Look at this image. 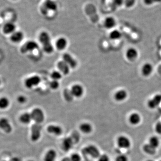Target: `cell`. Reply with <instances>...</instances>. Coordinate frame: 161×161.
Listing matches in <instances>:
<instances>
[{
  "label": "cell",
  "mask_w": 161,
  "mask_h": 161,
  "mask_svg": "<svg viewBox=\"0 0 161 161\" xmlns=\"http://www.w3.org/2000/svg\"><path fill=\"white\" fill-rule=\"evenodd\" d=\"M31 114L32 120H34L37 124H40L45 120V114L43 110L40 108H35L33 109Z\"/></svg>",
  "instance_id": "obj_1"
},
{
  "label": "cell",
  "mask_w": 161,
  "mask_h": 161,
  "mask_svg": "<svg viewBox=\"0 0 161 161\" xmlns=\"http://www.w3.org/2000/svg\"><path fill=\"white\" fill-rule=\"evenodd\" d=\"M42 128V126L40 124L36 123L32 126L31 138L32 141L36 142L40 139Z\"/></svg>",
  "instance_id": "obj_2"
},
{
  "label": "cell",
  "mask_w": 161,
  "mask_h": 161,
  "mask_svg": "<svg viewBox=\"0 0 161 161\" xmlns=\"http://www.w3.org/2000/svg\"><path fill=\"white\" fill-rule=\"evenodd\" d=\"M83 152L85 154L90 155L94 159L99 158L100 152L97 147L94 145H89L84 149Z\"/></svg>",
  "instance_id": "obj_3"
},
{
  "label": "cell",
  "mask_w": 161,
  "mask_h": 161,
  "mask_svg": "<svg viewBox=\"0 0 161 161\" xmlns=\"http://www.w3.org/2000/svg\"><path fill=\"white\" fill-rule=\"evenodd\" d=\"M38 44L34 41H29L25 43L20 48V51L22 53L32 51L38 48Z\"/></svg>",
  "instance_id": "obj_4"
},
{
  "label": "cell",
  "mask_w": 161,
  "mask_h": 161,
  "mask_svg": "<svg viewBox=\"0 0 161 161\" xmlns=\"http://www.w3.org/2000/svg\"><path fill=\"white\" fill-rule=\"evenodd\" d=\"M41 79L38 76H33L27 78L25 81V85L27 88H32L40 83Z\"/></svg>",
  "instance_id": "obj_5"
},
{
  "label": "cell",
  "mask_w": 161,
  "mask_h": 161,
  "mask_svg": "<svg viewBox=\"0 0 161 161\" xmlns=\"http://www.w3.org/2000/svg\"><path fill=\"white\" fill-rule=\"evenodd\" d=\"M0 129L6 133H10L12 131V127L7 119L2 118L0 119Z\"/></svg>",
  "instance_id": "obj_6"
},
{
  "label": "cell",
  "mask_w": 161,
  "mask_h": 161,
  "mask_svg": "<svg viewBox=\"0 0 161 161\" xmlns=\"http://www.w3.org/2000/svg\"><path fill=\"white\" fill-rule=\"evenodd\" d=\"M117 143L119 148L128 149L131 146V141L127 137L121 136L118 138Z\"/></svg>",
  "instance_id": "obj_7"
},
{
  "label": "cell",
  "mask_w": 161,
  "mask_h": 161,
  "mask_svg": "<svg viewBox=\"0 0 161 161\" xmlns=\"http://www.w3.org/2000/svg\"><path fill=\"white\" fill-rule=\"evenodd\" d=\"M161 103V94H156L152 99L148 102V106L151 109H154L159 105Z\"/></svg>",
  "instance_id": "obj_8"
},
{
  "label": "cell",
  "mask_w": 161,
  "mask_h": 161,
  "mask_svg": "<svg viewBox=\"0 0 161 161\" xmlns=\"http://www.w3.org/2000/svg\"><path fill=\"white\" fill-rule=\"evenodd\" d=\"M63 59L71 68H75L77 66L78 63L77 61L69 53H64L63 56Z\"/></svg>",
  "instance_id": "obj_9"
},
{
  "label": "cell",
  "mask_w": 161,
  "mask_h": 161,
  "mask_svg": "<svg viewBox=\"0 0 161 161\" xmlns=\"http://www.w3.org/2000/svg\"><path fill=\"white\" fill-rule=\"evenodd\" d=\"M126 57L130 61H133L138 58V52L134 48H130L126 51Z\"/></svg>",
  "instance_id": "obj_10"
},
{
  "label": "cell",
  "mask_w": 161,
  "mask_h": 161,
  "mask_svg": "<svg viewBox=\"0 0 161 161\" xmlns=\"http://www.w3.org/2000/svg\"><path fill=\"white\" fill-rule=\"evenodd\" d=\"M72 93L73 97L76 98H80L82 96L84 93V89L82 85L79 84L74 85L72 87Z\"/></svg>",
  "instance_id": "obj_11"
},
{
  "label": "cell",
  "mask_w": 161,
  "mask_h": 161,
  "mask_svg": "<svg viewBox=\"0 0 161 161\" xmlns=\"http://www.w3.org/2000/svg\"><path fill=\"white\" fill-rule=\"evenodd\" d=\"M153 71V66L150 63H146L142 65L141 72L142 75L145 77L150 76L152 73Z\"/></svg>",
  "instance_id": "obj_12"
},
{
  "label": "cell",
  "mask_w": 161,
  "mask_h": 161,
  "mask_svg": "<svg viewBox=\"0 0 161 161\" xmlns=\"http://www.w3.org/2000/svg\"><path fill=\"white\" fill-rule=\"evenodd\" d=\"M16 28V25L14 23L9 22L6 23L4 26L3 31L5 34H12L15 32Z\"/></svg>",
  "instance_id": "obj_13"
},
{
  "label": "cell",
  "mask_w": 161,
  "mask_h": 161,
  "mask_svg": "<svg viewBox=\"0 0 161 161\" xmlns=\"http://www.w3.org/2000/svg\"><path fill=\"white\" fill-rule=\"evenodd\" d=\"M24 38V34L20 31H15L11 34V40L12 42L14 43H20Z\"/></svg>",
  "instance_id": "obj_14"
},
{
  "label": "cell",
  "mask_w": 161,
  "mask_h": 161,
  "mask_svg": "<svg viewBox=\"0 0 161 161\" xmlns=\"http://www.w3.org/2000/svg\"><path fill=\"white\" fill-rule=\"evenodd\" d=\"M47 131L49 133L54 134L57 136L61 135L63 132V130L61 127L56 125H51L47 128Z\"/></svg>",
  "instance_id": "obj_15"
},
{
  "label": "cell",
  "mask_w": 161,
  "mask_h": 161,
  "mask_svg": "<svg viewBox=\"0 0 161 161\" xmlns=\"http://www.w3.org/2000/svg\"><path fill=\"white\" fill-rule=\"evenodd\" d=\"M43 5L48 10V11H55L57 10V4L53 0H46Z\"/></svg>",
  "instance_id": "obj_16"
},
{
  "label": "cell",
  "mask_w": 161,
  "mask_h": 161,
  "mask_svg": "<svg viewBox=\"0 0 161 161\" xmlns=\"http://www.w3.org/2000/svg\"><path fill=\"white\" fill-rule=\"evenodd\" d=\"M127 96V92L125 90L121 89L116 92L114 95V98L116 101L121 102L126 99Z\"/></svg>",
  "instance_id": "obj_17"
},
{
  "label": "cell",
  "mask_w": 161,
  "mask_h": 161,
  "mask_svg": "<svg viewBox=\"0 0 161 161\" xmlns=\"http://www.w3.org/2000/svg\"><path fill=\"white\" fill-rule=\"evenodd\" d=\"M73 140L71 138H64L62 142V148L64 151H69L73 146Z\"/></svg>",
  "instance_id": "obj_18"
},
{
  "label": "cell",
  "mask_w": 161,
  "mask_h": 161,
  "mask_svg": "<svg viewBox=\"0 0 161 161\" xmlns=\"http://www.w3.org/2000/svg\"><path fill=\"white\" fill-rule=\"evenodd\" d=\"M57 67L60 72L64 74L67 75L70 72V66L66 64L64 60L59 61L57 64Z\"/></svg>",
  "instance_id": "obj_19"
},
{
  "label": "cell",
  "mask_w": 161,
  "mask_h": 161,
  "mask_svg": "<svg viewBox=\"0 0 161 161\" xmlns=\"http://www.w3.org/2000/svg\"><path fill=\"white\" fill-rule=\"evenodd\" d=\"M116 25V19L113 17H108L105 19L104 22V26L107 29H112L115 27Z\"/></svg>",
  "instance_id": "obj_20"
},
{
  "label": "cell",
  "mask_w": 161,
  "mask_h": 161,
  "mask_svg": "<svg viewBox=\"0 0 161 161\" xmlns=\"http://www.w3.org/2000/svg\"><path fill=\"white\" fill-rule=\"evenodd\" d=\"M39 40L43 45L51 43L49 35L46 32H44L40 33L39 36Z\"/></svg>",
  "instance_id": "obj_21"
},
{
  "label": "cell",
  "mask_w": 161,
  "mask_h": 161,
  "mask_svg": "<svg viewBox=\"0 0 161 161\" xmlns=\"http://www.w3.org/2000/svg\"><path fill=\"white\" fill-rule=\"evenodd\" d=\"M57 153L54 150H50L46 153L45 155L44 161H55L57 158Z\"/></svg>",
  "instance_id": "obj_22"
},
{
  "label": "cell",
  "mask_w": 161,
  "mask_h": 161,
  "mask_svg": "<svg viewBox=\"0 0 161 161\" xmlns=\"http://www.w3.org/2000/svg\"><path fill=\"white\" fill-rule=\"evenodd\" d=\"M20 122L25 125L30 124L32 120L31 113H24L21 115L19 118Z\"/></svg>",
  "instance_id": "obj_23"
},
{
  "label": "cell",
  "mask_w": 161,
  "mask_h": 161,
  "mask_svg": "<svg viewBox=\"0 0 161 161\" xmlns=\"http://www.w3.org/2000/svg\"><path fill=\"white\" fill-rule=\"evenodd\" d=\"M56 45L57 48L59 50H64L66 48L67 45V40L64 38H60L57 40Z\"/></svg>",
  "instance_id": "obj_24"
},
{
  "label": "cell",
  "mask_w": 161,
  "mask_h": 161,
  "mask_svg": "<svg viewBox=\"0 0 161 161\" xmlns=\"http://www.w3.org/2000/svg\"><path fill=\"white\" fill-rule=\"evenodd\" d=\"M81 131L85 134H89L92 131L93 128L91 124L88 123H83L79 127Z\"/></svg>",
  "instance_id": "obj_25"
},
{
  "label": "cell",
  "mask_w": 161,
  "mask_h": 161,
  "mask_svg": "<svg viewBox=\"0 0 161 161\" xmlns=\"http://www.w3.org/2000/svg\"><path fill=\"white\" fill-rule=\"evenodd\" d=\"M129 119L131 124L133 125H137L140 122L141 118L139 114L137 113H133L130 116Z\"/></svg>",
  "instance_id": "obj_26"
},
{
  "label": "cell",
  "mask_w": 161,
  "mask_h": 161,
  "mask_svg": "<svg viewBox=\"0 0 161 161\" xmlns=\"http://www.w3.org/2000/svg\"><path fill=\"white\" fill-rule=\"evenodd\" d=\"M9 99L5 97L0 98V109H5L8 108L10 105Z\"/></svg>",
  "instance_id": "obj_27"
},
{
  "label": "cell",
  "mask_w": 161,
  "mask_h": 161,
  "mask_svg": "<svg viewBox=\"0 0 161 161\" xmlns=\"http://www.w3.org/2000/svg\"><path fill=\"white\" fill-rule=\"evenodd\" d=\"M156 148L150 145L149 143L145 144L143 147V150L146 153L150 155H153L156 153Z\"/></svg>",
  "instance_id": "obj_28"
},
{
  "label": "cell",
  "mask_w": 161,
  "mask_h": 161,
  "mask_svg": "<svg viewBox=\"0 0 161 161\" xmlns=\"http://www.w3.org/2000/svg\"><path fill=\"white\" fill-rule=\"evenodd\" d=\"M122 36L121 32L117 30H114L110 33L109 37L112 40H117Z\"/></svg>",
  "instance_id": "obj_29"
},
{
  "label": "cell",
  "mask_w": 161,
  "mask_h": 161,
  "mask_svg": "<svg viewBox=\"0 0 161 161\" xmlns=\"http://www.w3.org/2000/svg\"><path fill=\"white\" fill-rule=\"evenodd\" d=\"M149 143L150 145L156 149L159 145V140L158 137H156V136H153L150 138Z\"/></svg>",
  "instance_id": "obj_30"
},
{
  "label": "cell",
  "mask_w": 161,
  "mask_h": 161,
  "mask_svg": "<svg viewBox=\"0 0 161 161\" xmlns=\"http://www.w3.org/2000/svg\"><path fill=\"white\" fill-rule=\"evenodd\" d=\"M63 94H64V98L65 100L68 102L72 101L74 97L72 93L71 90H68V89H65L64 90Z\"/></svg>",
  "instance_id": "obj_31"
},
{
  "label": "cell",
  "mask_w": 161,
  "mask_h": 161,
  "mask_svg": "<svg viewBox=\"0 0 161 161\" xmlns=\"http://www.w3.org/2000/svg\"><path fill=\"white\" fill-rule=\"evenodd\" d=\"M43 49L47 53H51L53 52V46L51 43H48V44H46V45H43Z\"/></svg>",
  "instance_id": "obj_32"
},
{
  "label": "cell",
  "mask_w": 161,
  "mask_h": 161,
  "mask_svg": "<svg viewBox=\"0 0 161 161\" xmlns=\"http://www.w3.org/2000/svg\"><path fill=\"white\" fill-rule=\"evenodd\" d=\"M51 78H52V79L57 81L60 79L62 77L61 73L57 71H53L51 73Z\"/></svg>",
  "instance_id": "obj_33"
},
{
  "label": "cell",
  "mask_w": 161,
  "mask_h": 161,
  "mask_svg": "<svg viewBox=\"0 0 161 161\" xmlns=\"http://www.w3.org/2000/svg\"><path fill=\"white\" fill-rule=\"evenodd\" d=\"M136 0H125L124 4L127 8H131L135 5Z\"/></svg>",
  "instance_id": "obj_34"
},
{
  "label": "cell",
  "mask_w": 161,
  "mask_h": 161,
  "mask_svg": "<svg viewBox=\"0 0 161 161\" xmlns=\"http://www.w3.org/2000/svg\"><path fill=\"white\" fill-rule=\"evenodd\" d=\"M50 86L51 89L56 90L59 87V83L58 81L53 80L50 83Z\"/></svg>",
  "instance_id": "obj_35"
},
{
  "label": "cell",
  "mask_w": 161,
  "mask_h": 161,
  "mask_svg": "<svg viewBox=\"0 0 161 161\" xmlns=\"http://www.w3.org/2000/svg\"><path fill=\"white\" fill-rule=\"evenodd\" d=\"M71 161H81V157L78 153H73L70 157Z\"/></svg>",
  "instance_id": "obj_36"
},
{
  "label": "cell",
  "mask_w": 161,
  "mask_h": 161,
  "mask_svg": "<svg viewBox=\"0 0 161 161\" xmlns=\"http://www.w3.org/2000/svg\"><path fill=\"white\" fill-rule=\"evenodd\" d=\"M116 161H128V159L126 155L120 154L116 157Z\"/></svg>",
  "instance_id": "obj_37"
},
{
  "label": "cell",
  "mask_w": 161,
  "mask_h": 161,
  "mask_svg": "<svg viewBox=\"0 0 161 161\" xmlns=\"http://www.w3.org/2000/svg\"><path fill=\"white\" fill-rule=\"evenodd\" d=\"M125 0H113V3L116 7H119L124 4Z\"/></svg>",
  "instance_id": "obj_38"
},
{
  "label": "cell",
  "mask_w": 161,
  "mask_h": 161,
  "mask_svg": "<svg viewBox=\"0 0 161 161\" xmlns=\"http://www.w3.org/2000/svg\"><path fill=\"white\" fill-rule=\"evenodd\" d=\"M26 98L23 95H19L17 98V102L20 104H24L26 102Z\"/></svg>",
  "instance_id": "obj_39"
},
{
  "label": "cell",
  "mask_w": 161,
  "mask_h": 161,
  "mask_svg": "<svg viewBox=\"0 0 161 161\" xmlns=\"http://www.w3.org/2000/svg\"><path fill=\"white\" fill-rule=\"evenodd\" d=\"M98 161H110L109 157L106 154L100 155L98 158Z\"/></svg>",
  "instance_id": "obj_40"
},
{
  "label": "cell",
  "mask_w": 161,
  "mask_h": 161,
  "mask_svg": "<svg viewBox=\"0 0 161 161\" xmlns=\"http://www.w3.org/2000/svg\"><path fill=\"white\" fill-rule=\"evenodd\" d=\"M155 130L157 133L161 134V122L157 123L155 126Z\"/></svg>",
  "instance_id": "obj_41"
},
{
  "label": "cell",
  "mask_w": 161,
  "mask_h": 161,
  "mask_svg": "<svg viewBox=\"0 0 161 161\" xmlns=\"http://www.w3.org/2000/svg\"><path fill=\"white\" fill-rule=\"evenodd\" d=\"M40 11H41V12L42 13L43 15H47L49 12L48 10L44 6V5H43V6L41 7Z\"/></svg>",
  "instance_id": "obj_42"
},
{
  "label": "cell",
  "mask_w": 161,
  "mask_h": 161,
  "mask_svg": "<svg viewBox=\"0 0 161 161\" xmlns=\"http://www.w3.org/2000/svg\"><path fill=\"white\" fill-rule=\"evenodd\" d=\"M144 3L146 5H150L155 2L154 0H144Z\"/></svg>",
  "instance_id": "obj_43"
},
{
  "label": "cell",
  "mask_w": 161,
  "mask_h": 161,
  "mask_svg": "<svg viewBox=\"0 0 161 161\" xmlns=\"http://www.w3.org/2000/svg\"><path fill=\"white\" fill-rule=\"evenodd\" d=\"M61 161H71L70 158H68V157H65Z\"/></svg>",
  "instance_id": "obj_44"
},
{
  "label": "cell",
  "mask_w": 161,
  "mask_h": 161,
  "mask_svg": "<svg viewBox=\"0 0 161 161\" xmlns=\"http://www.w3.org/2000/svg\"><path fill=\"white\" fill-rule=\"evenodd\" d=\"M154 2H161V0H154Z\"/></svg>",
  "instance_id": "obj_45"
},
{
  "label": "cell",
  "mask_w": 161,
  "mask_h": 161,
  "mask_svg": "<svg viewBox=\"0 0 161 161\" xmlns=\"http://www.w3.org/2000/svg\"><path fill=\"white\" fill-rule=\"evenodd\" d=\"M1 79H0V85H1Z\"/></svg>",
  "instance_id": "obj_46"
},
{
  "label": "cell",
  "mask_w": 161,
  "mask_h": 161,
  "mask_svg": "<svg viewBox=\"0 0 161 161\" xmlns=\"http://www.w3.org/2000/svg\"><path fill=\"white\" fill-rule=\"evenodd\" d=\"M153 161L150 160H148V161Z\"/></svg>",
  "instance_id": "obj_47"
},
{
  "label": "cell",
  "mask_w": 161,
  "mask_h": 161,
  "mask_svg": "<svg viewBox=\"0 0 161 161\" xmlns=\"http://www.w3.org/2000/svg\"><path fill=\"white\" fill-rule=\"evenodd\" d=\"M33 161V160H30V161Z\"/></svg>",
  "instance_id": "obj_48"
},
{
  "label": "cell",
  "mask_w": 161,
  "mask_h": 161,
  "mask_svg": "<svg viewBox=\"0 0 161 161\" xmlns=\"http://www.w3.org/2000/svg\"></svg>",
  "instance_id": "obj_49"
},
{
  "label": "cell",
  "mask_w": 161,
  "mask_h": 161,
  "mask_svg": "<svg viewBox=\"0 0 161 161\" xmlns=\"http://www.w3.org/2000/svg\"><path fill=\"white\" fill-rule=\"evenodd\" d=\"M160 161H161V160Z\"/></svg>",
  "instance_id": "obj_50"
}]
</instances>
